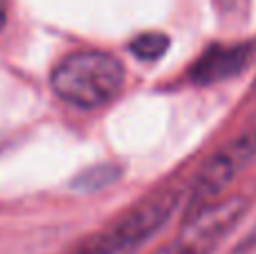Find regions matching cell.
<instances>
[{"instance_id":"1","label":"cell","mask_w":256,"mask_h":254,"mask_svg":"<svg viewBox=\"0 0 256 254\" xmlns=\"http://www.w3.org/2000/svg\"><path fill=\"white\" fill-rule=\"evenodd\" d=\"M126 79L124 63L99 50L68 54L52 72L56 97L76 108H99L120 94Z\"/></svg>"},{"instance_id":"2","label":"cell","mask_w":256,"mask_h":254,"mask_svg":"<svg viewBox=\"0 0 256 254\" xmlns=\"http://www.w3.org/2000/svg\"><path fill=\"white\" fill-rule=\"evenodd\" d=\"M178 200L180 198L176 192L148 196L130 212L122 214L115 223L84 241L72 254H128L130 250L140 248L155 230L162 228Z\"/></svg>"},{"instance_id":"3","label":"cell","mask_w":256,"mask_h":254,"mask_svg":"<svg viewBox=\"0 0 256 254\" xmlns=\"http://www.w3.org/2000/svg\"><path fill=\"white\" fill-rule=\"evenodd\" d=\"M256 158V122L250 124L243 133H238L234 140L225 144L220 151H216L202 169L198 171L194 180V187L189 192V207H186V218L196 212L204 210L207 205L218 200V194L243 171Z\"/></svg>"},{"instance_id":"4","label":"cell","mask_w":256,"mask_h":254,"mask_svg":"<svg viewBox=\"0 0 256 254\" xmlns=\"http://www.w3.org/2000/svg\"><path fill=\"white\" fill-rule=\"evenodd\" d=\"M243 212L245 200L240 196L212 202L189 216L184 220V230L153 254H214L227 238V234L234 230Z\"/></svg>"},{"instance_id":"5","label":"cell","mask_w":256,"mask_h":254,"mask_svg":"<svg viewBox=\"0 0 256 254\" xmlns=\"http://www.w3.org/2000/svg\"><path fill=\"white\" fill-rule=\"evenodd\" d=\"M256 54V40L238 45H212L191 68V81L198 86H212L243 72Z\"/></svg>"},{"instance_id":"6","label":"cell","mask_w":256,"mask_h":254,"mask_svg":"<svg viewBox=\"0 0 256 254\" xmlns=\"http://www.w3.org/2000/svg\"><path fill=\"white\" fill-rule=\"evenodd\" d=\"M168 45H171V38L164 32H144L132 38L130 52L142 61H158L164 56Z\"/></svg>"},{"instance_id":"7","label":"cell","mask_w":256,"mask_h":254,"mask_svg":"<svg viewBox=\"0 0 256 254\" xmlns=\"http://www.w3.org/2000/svg\"><path fill=\"white\" fill-rule=\"evenodd\" d=\"M220 20L230 27H240L248 22L252 0H214Z\"/></svg>"},{"instance_id":"8","label":"cell","mask_w":256,"mask_h":254,"mask_svg":"<svg viewBox=\"0 0 256 254\" xmlns=\"http://www.w3.org/2000/svg\"><path fill=\"white\" fill-rule=\"evenodd\" d=\"M4 20H7V2L0 0V30L4 27Z\"/></svg>"},{"instance_id":"9","label":"cell","mask_w":256,"mask_h":254,"mask_svg":"<svg viewBox=\"0 0 256 254\" xmlns=\"http://www.w3.org/2000/svg\"><path fill=\"white\" fill-rule=\"evenodd\" d=\"M254 92H256V81H254Z\"/></svg>"}]
</instances>
